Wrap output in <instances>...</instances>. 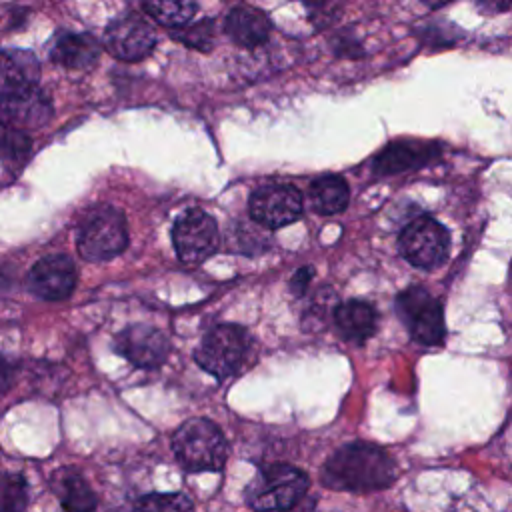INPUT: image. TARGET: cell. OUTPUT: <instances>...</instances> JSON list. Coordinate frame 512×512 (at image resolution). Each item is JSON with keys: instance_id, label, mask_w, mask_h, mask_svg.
<instances>
[{"instance_id": "277c9868", "label": "cell", "mask_w": 512, "mask_h": 512, "mask_svg": "<svg viewBox=\"0 0 512 512\" xmlns=\"http://www.w3.org/2000/svg\"><path fill=\"white\" fill-rule=\"evenodd\" d=\"M76 244L80 256L90 262L118 256L128 244L124 214L112 206L90 208L78 226Z\"/></svg>"}, {"instance_id": "2e32d148", "label": "cell", "mask_w": 512, "mask_h": 512, "mask_svg": "<svg viewBox=\"0 0 512 512\" xmlns=\"http://www.w3.org/2000/svg\"><path fill=\"white\" fill-rule=\"evenodd\" d=\"M270 28V18L254 6H236L226 16L228 36L244 48H256L266 42Z\"/></svg>"}, {"instance_id": "484cf974", "label": "cell", "mask_w": 512, "mask_h": 512, "mask_svg": "<svg viewBox=\"0 0 512 512\" xmlns=\"http://www.w3.org/2000/svg\"><path fill=\"white\" fill-rule=\"evenodd\" d=\"M312 274H314V270L312 268H300L294 276H292V280H290V290L296 294V296H300V294H304L306 292V288H308V284H310V280H312Z\"/></svg>"}, {"instance_id": "8992f818", "label": "cell", "mask_w": 512, "mask_h": 512, "mask_svg": "<svg viewBox=\"0 0 512 512\" xmlns=\"http://www.w3.org/2000/svg\"><path fill=\"white\" fill-rule=\"evenodd\" d=\"M396 312L410 336L426 346L442 344L446 336L442 304L422 286H410L396 296Z\"/></svg>"}, {"instance_id": "ba28073f", "label": "cell", "mask_w": 512, "mask_h": 512, "mask_svg": "<svg viewBox=\"0 0 512 512\" xmlns=\"http://www.w3.org/2000/svg\"><path fill=\"white\" fill-rule=\"evenodd\" d=\"M172 242L182 262H204L218 248L216 220L202 210H188L174 222Z\"/></svg>"}, {"instance_id": "30bf717a", "label": "cell", "mask_w": 512, "mask_h": 512, "mask_svg": "<svg viewBox=\"0 0 512 512\" xmlns=\"http://www.w3.org/2000/svg\"><path fill=\"white\" fill-rule=\"evenodd\" d=\"M248 210L258 224L280 228L300 218L302 194L292 184H268L250 196Z\"/></svg>"}, {"instance_id": "7c38bea8", "label": "cell", "mask_w": 512, "mask_h": 512, "mask_svg": "<svg viewBox=\"0 0 512 512\" xmlns=\"http://www.w3.org/2000/svg\"><path fill=\"white\" fill-rule=\"evenodd\" d=\"M114 348L138 368H158L170 350L168 336L150 324H132L114 338Z\"/></svg>"}, {"instance_id": "4fadbf2b", "label": "cell", "mask_w": 512, "mask_h": 512, "mask_svg": "<svg viewBox=\"0 0 512 512\" xmlns=\"http://www.w3.org/2000/svg\"><path fill=\"white\" fill-rule=\"evenodd\" d=\"M28 286L32 294L42 300H64L76 286V266L64 254L44 256L32 266L28 274Z\"/></svg>"}, {"instance_id": "9c48e42d", "label": "cell", "mask_w": 512, "mask_h": 512, "mask_svg": "<svg viewBox=\"0 0 512 512\" xmlns=\"http://www.w3.org/2000/svg\"><path fill=\"white\" fill-rule=\"evenodd\" d=\"M52 102L38 86H24L0 92V122L26 132L48 124Z\"/></svg>"}, {"instance_id": "5b68a950", "label": "cell", "mask_w": 512, "mask_h": 512, "mask_svg": "<svg viewBox=\"0 0 512 512\" xmlns=\"http://www.w3.org/2000/svg\"><path fill=\"white\" fill-rule=\"evenodd\" d=\"M250 352V334L236 324L212 328L194 352V360L218 380L238 372Z\"/></svg>"}, {"instance_id": "52a82bcc", "label": "cell", "mask_w": 512, "mask_h": 512, "mask_svg": "<svg viewBox=\"0 0 512 512\" xmlns=\"http://www.w3.org/2000/svg\"><path fill=\"white\" fill-rule=\"evenodd\" d=\"M398 248L412 266L432 270L448 258L450 234L432 216H418L400 232Z\"/></svg>"}, {"instance_id": "ac0fdd59", "label": "cell", "mask_w": 512, "mask_h": 512, "mask_svg": "<svg viewBox=\"0 0 512 512\" xmlns=\"http://www.w3.org/2000/svg\"><path fill=\"white\" fill-rule=\"evenodd\" d=\"M52 490L66 512H94L98 498L84 476L74 468H62L52 478Z\"/></svg>"}, {"instance_id": "4316f807", "label": "cell", "mask_w": 512, "mask_h": 512, "mask_svg": "<svg viewBox=\"0 0 512 512\" xmlns=\"http://www.w3.org/2000/svg\"><path fill=\"white\" fill-rule=\"evenodd\" d=\"M14 376H16L14 364L0 354V394H4L14 384Z\"/></svg>"}, {"instance_id": "8fae6325", "label": "cell", "mask_w": 512, "mask_h": 512, "mask_svg": "<svg viewBox=\"0 0 512 512\" xmlns=\"http://www.w3.org/2000/svg\"><path fill=\"white\" fill-rule=\"evenodd\" d=\"M156 44L154 28L138 14H124L104 30L106 50L120 60H142Z\"/></svg>"}, {"instance_id": "6da1fadb", "label": "cell", "mask_w": 512, "mask_h": 512, "mask_svg": "<svg viewBox=\"0 0 512 512\" xmlns=\"http://www.w3.org/2000/svg\"><path fill=\"white\" fill-rule=\"evenodd\" d=\"M398 478L392 456L370 442H350L338 448L322 466L320 480L330 490L370 492L388 488Z\"/></svg>"}, {"instance_id": "9a60e30c", "label": "cell", "mask_w": 512, "mask_h": 512, "mask_svg": "<svg viewBox=\"0 0 512 512\" xmlns=\"http://www.w3.org/2000/svg\"><path fill=\"white\" fill-rule=\"evenodd\" d=\"M100 56V42L86 32H60L50 48V58L72 70L88 68Z\"/></svg>"}, {"instance_id": "d6986e66", "label": "cell", "mask_w": 512, "mask_h": 512, "mask_svg": "<svg viewBox=\"0 0 512 512\" xmlns=\"http://www.w3.org/2000/svg\"><path fill=\"white\" fill-rule=\"evenodd\" d=\"M40 64L28 50L8 48L0 52V88L14 90L24 86H38Z\"/></svg>"}, {"instance_id": "603a6c76", "label": "cell", "mask_w": 512, "mask_h": 512, "mask_svg": "<svg viewBox=\"0 0 512 512\" xmlns=\"http://www.w3.org/2000/svg\"><path fill=\"white\" fill-rule=\"evenodd\" d=\"M28 504V484L20 472L0 476V512H24Z\"/></svg>"}, {"instance_id": "3957f363", "label": "cell", "mask_w": 512, "mask_h": 512, "mask_svg": "<svg viewBox=\"0 0 512 512\" xmlns=\"http://www.w3.org/2000/svg\"><path fill=\"white\" fill-rule=\"evenodd\" d=\"M172 450L186 472L220 470L228 456L222 430L206 418H190L172 436Z\"/></svg>"}, {"instance_id": "7a4b0ae2", "label": "cell", "mask_w": 512, "mask_h": 512, "mask_svg": "<svg viewBox=\"0 0 512 512\" xmlns=\"http://www.w3.org/2000/svg\"><path fill=\"white\" fill-rule=\"evenodd\" d=\"M308 484L306 472L292 464L276 462L258 470L246 488L244 500L254 512H288L300 504Z\"/></svg>"}, {"instance_id": "e0dca14e", "label": "cell", "mask_w": 512, "mask_h": 512, "mask_svg": "<svg viewBox=\"0 0 512 512\" xmlns=\"http://www.w3.org/2000/svg\"><path fill=\"white\" fill-rule=\"evenodd\" d=\"M334 324L344 340L364 342L376 332L378 314L374 306L364 300H348L336 306Z\"/></svg>"}, {"instance_id": "cb8c5ba5", "label": "cell", "mask_w": 512, "mask_h": 512, "mask_svg": "<svg viewBox=\"0 0 512 512\" xmlns=\"http://www.w3.org/2000/svg\"><path fill=\"white\" fill-rule=\"evenodd\" d=\"M132 512H194V506L188 496L178 492L146 494L136 500Z\"/></svg>"}, {"instance_id": "7402d4cb", "label": "cell", "mask_w": 512, "mask_h": 512, "mask_svg": "<svg viewBox=\"0 0 512 512\" xmlns=\"http://www.w3.org/2000/svg\"><path fill=\"white\" fill-rule=\"evenodd\" d=\"M144 10L156 22H160L162 26L182 28L184 24H188L192 20V16L198 10V4L188 2V0H182V2H176V0H172V2H146Z\"/></svg>"}, {"instance_id": "5bb4252c", "label": "cell", "mask_w": 512, "mask_h": 512, "mask_svg": "<svg viewBox=\"0 0 512 512\" xmlns=\"http://www.w3.org/2000/svg\"><path fill=\"white\" fill-rule=\"evenodd\" d=\"M438 152L440 148L434 142H412V140L392 142L388 148H384L376 156L374 170L382 176L406 172L430 162Z\"/></svg>"}, {"instance_id": "d4e9b609", "label": "cell", "mask_w": 512, "mask_h": 512, "mask_svg": "<svg viewBox=\"0 0 512 512\" xmlns=\"http://www.w3.org/2000/svg\"><path fill=\"white\" fill-rule=\"evenodd\" d=\"M172 36L194 50H210L214 44V26L212 20H202L198 24L172 32Z\"/></svg>"}, {"instance_id": "44dd1931", "label": "cell", "mask_w": 512, "mask_h": 512, "mask_svg": "<svg viewBox=\"0 0 512 512\" xmlns=\"http://www.w3.org/2000/svg\"><path fill=\"white\" fill-rule=\"evenodd\" d=\"M32 140L26 132L14 130L0 122V166L20 168L30 156Z\"/></svg>"}, {"instance_id": "ffe728a7", "label": "cell", "mask_w": 512, "mask_h": 512, "mask_svg": "<svg viewBox=\"0 0 512 512\" xmlns=\"http://www.w3.org/2000/svg\"><path fill=\"white\" fill-rule=\"evenodd\" d=\"M350 192L344 178L328 174L320 176L310 184L308 200L318 214H336L342 212L348 204Z\"/></svg>"}]
</instances>
